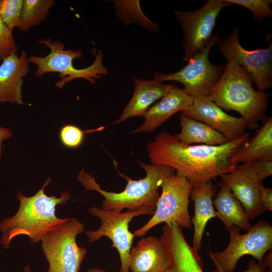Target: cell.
<instances>
[{
	"label": "cell",
	"mask_w": 272,
	"mask_h": 272,
	"mask_svg": "<svg viewBox=\"0 0 272 272\" xmlns=\"http://www.w3.org/2000/svg\"><path fill=\"white\" fill-rule=\"evenodd\" d=\"M245 164L262 181L272 174V158L256 160Z\"/></svg>",
	"instance_id": "cell-29"
},
{
	"label": "cell",
	"mask_w": 272,
	"mask_h": 272,
	"mask_svg": "<svg viewBox=\"0 0 272 272\" xmlns=\"http://www.w3.org/2000/svg\"><path fill=\"white\" fill-rule=\"evenodd\" d=\"M12 135V132L8 128L0 127V163L2 154L3 142Z\"/></svg>",
	"instance_id": "cell-32"
},
{
	"label": "cell",
	"mask_w": 272,
	"mask_h": 272,
	"mask_svg": "<svg viewBox=\"0 0 272 272\" xmlns=\"http://www.w3.org/2000/svg\"><path fill=\"white\" fill-rule=\"evenodd\" d=\"M265 158H272V116L267 117L250 141L237 150L230 159L235 166Z\"/></svg>",
	"instance_id": "cell-21"
},
{
	"label": "cell",
	"mask_w": 272,
	"mask_h": 272,
	"mask_svg": "<svg viewBox=\"0 0 272 272\" xmlns=\"http://www.w3.org/2000/svg\"><path fill=\"white\" fill-rule=\"evenodd\" d=\"M169 264L160 239L154 236L142 238L129 254L130 272H165Z\"/></svg>",
	"instance_id": "cell-18"
},
{
	"label": "cell",
	"mask_w": 272,
	"mask_h": 272,
	"mask_svg": "<svg viewBox=\"0 0 272 272\" xmlns=\"http://www.w3.org/2000/svg\"><path fill=\"white\" fill-rule=\"evenodd\" d=\"M133 95L123 110V112L113 123H120L126 119L138 116H143L149 107L161 99L168 91L170 85L157 81L134 78Z\"/></svg>",
	"instance_id": "cell-20"
},
{
	"label": "cell",
	"mask_w": 272,
	"mask_h": 272,
	"mask_svg": "<svg viewBox=\"0 0 272 272\" xmlns=\"http://www.w3.org/2000/svg\"><path fill=\"white\" fill-rule=\"evenodd\" d=\"M232 5H237L249 9L256 23H260L266 18L272 17L270 5L271 0H224Z\"/></svg>",
	"instance_id": "cell-26"
},
{
	"label": "cell",
	"mask_w": 272,
	"mask_h": 272,
	"mask_svg": "<svg viewBox=\"0 0 272 272\" xmlns=\"http://www.w3.org/2000/svg\"><path fill=\"white\" fill-rule=\"evenodd\" d=\"M23 0H0V18L12 31L18 27Z\"/></svg>",
	"instance_id": "cell-25"
},
{
	"label": "cell",
	"mask_w": 272,
	"mask_h": 272,
	"mask_svg": "<svg viewBox=\"0 0 272 272\" xmlns=\"http://www.w3.org/2000/svg\"><path fill=\"white\" fill-rule=\"evenodd\" d=\"M224 73L207 97L221 109L240 113L254 127L267 118L269 94L256 91L249 74L233 59H227Z\"/></svg>",
	"instance_id": "cell-3"
},
{
	"label": "cell",
	"mask_w": 272,
	"mask_h": 272,
	"mask_svg": "<svg viewBox=\"0 0 272 272\" xmlns=\"http://www.w3.org/2000/svg\"><path fill=\"white\" fill-rule=\"evenodd\" d=\"M145 170L146 176L139 180H133L119 173L127 180L124 189L119 192L107 191L102 189L94 177L82 169L77 178L85 191H96L104 197L101 208L122 212L123 209L137 210L148 208L155 211L160 197L159 188L165 177L175 170L165 165L147 164L139 161Z\"/></svg>",
	"instance_id": "cell-4"
},
{
	"label": "cell",
	"mask_w": 272,
	"mask_h": 272,
	"mask_svg": "<svg viewBox=\"0 0 272 272\" xmlns=\"http://www.w3.org/2000/svg\"><path fill=\"white\" fill-rule=\"evenodd\" d=\"M220 177V184L231 190L242 205L249 220H253L265 212L261 198L262 180L245 163L237 165L232 172Z\"/></svg>",
	"instance_id": "cell-13"
},
{
	"label": "cell",
	"mask_w": 272,
	"mask_h": 272,
	"mask_svg": "<svg viewBox=\"0 0 272 272\" xmlns=\"http://www.w3.org/2000/svg\"><path fill=\"white\" fill-rule=\"evenodd\" d=\"M184 115L205 123L223 134L229 141L244 135L249 127L242 117L229 115L205 96L193 97L192 105L181 112Z\"/></svg>",
	"instance_id": "cell-14"
},
{
	"label": "cell",
	"mask_w": 272,
	"mask_h": 272,
	"mask_svg": "<svg viewBox=\"0 0 272 272\" xmlns=\"http://www.w3.org/2000/svg\"><path fill=\"white\" fill-rule=\"evenodd\" d=\"M87 272H107L105 269L99 266H96L89 268Z\"/></svg>",
	"instance_id": "cell-33"
},
{
	"label": "cell",
	"mask_w": 272,
	"mask_h": 272,
	"mask_svg": "<svg viewBox=\"0 0 272 272\" xmlns=\"http://www.w3.org/2000/svg\"><path fill=\"white\" fill-rule=\"evenodd\" d=\"M249 132L221 146L187 145L166 131L148 144L152 164L165 165L184 176L192 187L231 172L236 166L230 159L248 140Z\"/></svg>",
	"instance_id": "cell-1"
},
{
	"label": "cell",
	"mask_w": 272,
	"mask_h": 272,
	"mask_svg": "<svg viewBox=\"0 0 272 272\" xmlns=\"http://www.w3.org/2000/svg\"><path fill=\"white\" fill-rule=\"evenodd\" d=\"M84 231L82 223L67 218L43 235L40 242L48 263L46 272H79L87 249L79 246L76 239Z\"/></svg>",
	"instance_id": "cell-5"
},
{
	"label": "cell",
	"mask_w": 272,
	"mask_h": 272,
	"mask_svg": "<svg viewBox=\"0 0 272 272\" xmlns=\"http://www.w3.org/2000/svg\"><path fill=\"white\" fill-rule=\"evenodd\" d=\"M220 190L213 205L217 209V218L223 222L227 230L234 226L249 231L252 226L244 208L234 196L231 190L219 183Z\"/></svg>",
	"instance_id": "cell-22"
},
{
	"label": "cell",
	"mask_w": 272,
	"mask_h": 272,
	"mask_svg": "<svg viewBox=\"0 0 272 272\" xmlns=\"http://www.w3.org/2000/svg\"><path fill=\"white\" fill-rule=\"evenodd\" d=\"M38 43L43 44L49 48L50 52L44 57L32 55L28 58L29 63L37 66L35 76L39 78L45 74L56 72L60 74L61 79L56 84L58 88H62L69 82L78 78L84 79L92 84L96 80L107 75V69L102 62V51L99 50L95 55L93 63L82 69L75 68L73 61L75 58L82 57V51L71 49H64V44L59 41H52L50 39H41Z\"/></svg>",
	"instance_id": "cell-6"
},
{
	"label": "cell",
	"mask_w": 272,
	"mask_h": 272,
	"mask_svg": "<svg viewBox=\"0 0 272 272\" xmlns=\"http://www.w3.org/2000/svg\"><path fill=\"white\" fill-rule=\"evenodd\" d=\"M179 117L181 131L175 135L183 144L221 146L230 142L221 133L203 122L188 117L182 113Z\"/></svg>",
	"instance_id": "cell-23"
},
{
	"label": "cell",
	"mask_w": 272,
	"mask_h": 272,
	"mask_svg": "<svg viewBox=\"0 0 272 272\" xmlns=\"http://www.w3.org/2000/svg\"><path fill=\"white\" fill-rule=\"evenodd\" d=\"M261 198L262 205L265 211H272V189L263 186Z\"/></svg>",
	"instance_id": "cell-31"
},
{
	"label": "cell",
	"mask_w": 272,
	"mask_h": 272,
	"mask_svg": "<svg viewBox=\"0 0 272 272\" xmlns=\"http://www.w3.org/2000/svg\"><path fill=\"white\" fill-rule=\"evenodd\" d=\"M50 181L51 178H48L33 195L26 196L20 191L17 192L16 197L20 202L17 212L0 223L1 244L4 248H8L12 239L21 235H27L32 243L40 242L48 231L67 219L57 217L56 207L65 205L71 194L63 191L59 197L48 196L44 189Z\"/></svg>",
	"instance_id": "cell-2"
},
{
	"label": "cell",
	"mask_w": 272,
	"mask_h": 272,
	"mask_svg": "<svg viewBox=\"0 0 272 272\" xmlns=\"http://www.w3.org/2000/svg\"><path fill=\"white\" fill-rule=\"evenodd\" d=\"M54 0H24L18 28L27 31L39 25L47 17Z\"/></svg>",
	"instance_id": "cell-24"
},
{
	"label": "cell",
	"mask_w": 272,
	"mask_h": 272,
	"mask_svg": "<svg viewBox=\"0 0 272 272\" xmlns=\"http://www.w3.org/2000/svg\"><path fill=\"white\" fill-rule=\"evenodd\" d=\"M91 215L99 219L101 225L94 231L87 230L85 235L89 243L99 241L102 237L110 239L112 246L119 254L120 267L119 272H130L128 257L134 236L129 230V224L135 217L143 215H153L154 211L148 208L124 212L107 210L96 207L88 210Z\"/></svg>",
	"instance_id": "cell-9"
},
{
	"label": "cell",
	"mask_w": 272,
	"mask_h": 272,
	"mask_svg": "<svg viewBox=\"0 0 272 272\" xmlns=\"http://www.w3.org/2000/svg\"><path fill=\"white\" fill-rule=\"evenodd\" d=\"M216 187L212 181L192 186L190 196L194 202V215L191 219L194 226L192 248L197 253L201 249L203 234L208 222L217 218L213 205Z\"/></svg>",
	"instance_id": "cell-19"
},
{
	"label": "cell",
	"mask_w": 272,
	"mask_h": 272,
	"mask_svg": "<svg viewBox=\"0 0 272 272\" xmlns=\"http://www.w3.org/2000/svg\"><path fill=\"white\" fill-rule=\"evenodd\" d=\"M231 6L224 0H208L197 10L174 12L183 32L184 61L188 62L208 45L220 12Z\"/></svg>",
	"instance_id": "cell-11"
},
{
	"label": "cell",
	"mask_w": 272,
	"mask_h": 272,
	"mask_svg": "<svg viewBox=\"0 0 272 272\" xmlns=\"http://www.w3.org/2000/svg\"><path fill=\"white\" fill-rule=\"evenodd\" d=\"M239 29L235 27L220 41V51L227 59H233L249 74L257 91L264 92L272 87V43L266 48L248 50L240 44Z\"/></svg>",
	"instance_id": "cell-12"
},
{
	"label": "cell",
	"mask_w": 272,
	"mask_h": 272,
	"mask_svg": "<svg viewBox=\"0 0 272 272\" xmlns=\"http://www.w3.org/2000/svg\"><path fill=\"white\" fill-rule=\"evenodd\" d=\"M23 272H33V271L32 270L30 265H26L24 267L23 269Z\"/></svg>",
	"instance_id": "cell-34"
},
{
	"label": "cell",
	"mask_w": 272,
	"mask_h": 272,
	"mask_svg": "<svg viewBox=\"0 0 272 272\" xmlns=\"http://www.w3.org/2000/svg\"><path fill=\"white\" fill-rule=\"evenodd\" d=\"M160 187L162 192L152 217L145 225L134 231V237L145 235L162 223L174 222L181 228H191V219L188 212L191 183L175 171L164 178Z\"/></svg>",
	"instance_id": "cell-7"
},
{
	"label": "cell",
	"mask_w": 272,
	"mask_h": 272,
	"mask_svg": "<svg viewBox=\"0 0 272 272\" xmlns=\"http://www.w3.org/2000/svg\"><path fill=\"white\" fill-rule=\"evenodd\" d=\"M213 272H223L218 269H215ZM244 272H271L265 266L262 259L256 262L254 258L249 261L248 268Z\"/></svg>",
	"instance_id": "cell-30"
},
{
	"label": "cell",
	"mask_w": 272,
	"mask_h": 272,
	"mask_svg": "<svg viewBox=\"0 0 272 272\" xmlns=\"http://www.w3.org/2000/svg\"><path fill=\"white\" fill-rule=\"evenodd\" d=\"M193 100V97L186 93L182 89L170 85L160 101L149 108L143 115L145 120L143 124L131 133H152L175 113L189 108Z\"/></svg>",
	"instance_id": "cell-16"
},
{
	"label": "cell",
	"mask_w": 272,
	"mask_h": 272,
	"mask_svg": "<svg viewBox=\"0 0 272 272\" xmlns=\"http://www.w3.org/2000/svg\"><path fill=\"white\" fill-rule=\"evenodd\" d=\"M12 32L0 18V60L16 53L19 48Z\"/></svg>",
	"instance_id": "cell-28"
},
{
	"label": "cell",
	"mask_w": 272,
	"mask_h": 272,
	"mask_svg": "<svg viewBox=\"0 0 272 272\" xmlns=\"http://www.w3.org/2000/svg\"><path fill=\"white\" fill-rule=\"evenodd\" d=\"M241 230L236 226L229 229L230 242L223 251H208L216 268L223 272H234L238 260L244 255H251L259 262L271 250L272 226L269 222L259 220L244 234H240Z\"/></svg>",
	"instance_id": "cell-8"
},
{
	"label": "cell",
	"mask_w": 272,
	"mask_h": 272,
	"mask_svg": "<svg viewBox=\"0 0 272 272\" xmlns=\"http://www.w3.org/2000/svg\"><path fill=\"white\" fill-rule=\"evenodd\" d=\"M27 52L19 56L14 53L3 60L0 65V103H23V77L30 71Z\"/></svg>",
	"instance_id": "cell-17"
},
{
	"label": "cell",
	"mask_w": 272,
	"mask_h": 272,
	"mask_svg": "<svg viewBox=\"0 0 272 272\" xmlns=\"http://www.w3.org/2000/svg\"><path fill=\"white\" fill-rule=\"evenodd\" d=\"M80 127L73 125L66 124L60 129L59 138L61 144L67 148H77L83 143L85 133Z\"/></svg>",
	"instance_id": "cell-27"
},
{
	"label": "cell",
	"mask_w": 272,
	"mask_h": 272,
	"mask_svg": "<svg viewBox=\"0 0 272 272\" xmlns=\"http://www.w3.org/2000/svg\"><path fill=\"white\" fill-rule=\"evenodd\" d=\"M160 239L169 261L165 272H203L198 253L188 244L176 223L165 224Z\"/></svg>",
	"instance_id": "cell-15"
},
{
	"label": "cell",
	"mask_w": 272,
	"mask_h": 272,
	"mask_svg": "<svg viewBox=\"0 0 272 272\" xmlns=\"http://www.w3.org/2000/svg\"><path fill=\"white\" fill-rule=\"evenodd\" d=\"M219 32L213 35L208 45L200 52L192 57L180 70L170 74L157 73L155 80L177 81L183 85L182 90L194 97H207L211 89L221 78L225 69L224 64L215 65L209 59L211 49L220 42Z\"/></svg>",
	"instance_id": "cell-10"
}]
</instances>
